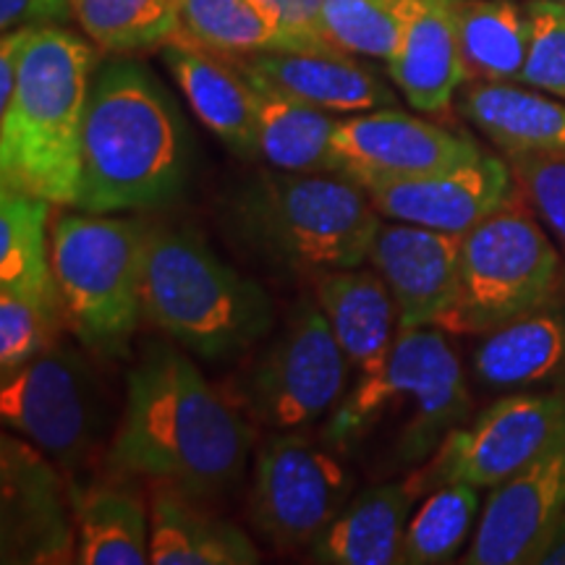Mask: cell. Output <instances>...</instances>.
<instances>
[{
  "label": "cell",
  "mask_w": 565,
  "mask_h": 565,
  "mask_svg": "<svg viewBox=\"0 0 565 565\" xmlns=\"http://www.w3.org/2000/svg\"><path fill=\"white\" fill-rule=\"evenodd\" d=\"M254 433L186 353L147 343L126 377V406L108 448L118 477L150 479L210 503L238 484Z\"/></svg>",
  "instance_id": "6da1fadb"
},
{
  "label": "cell",
  "mask_w": 565,
  "mask_h": 565,
  "mask_svg": "<svg viewBox=\"0 0 565 565\" xmlns=\"http://www.w3.org/2000/svg\"><path fill=\"white\" fill-rule=\"evenodd\" d=\"M192 168V139L173 97L131 58L92 76L76 207L100 215L152 212L179 200Z\"/></svg>",
  "instance_id": "7a4b0ae2"
},
{
  "label": "cell",
  "mask_w": 565,
  "mask_h": 565,
  "mask_svg": "<svg viewBox=\"0 0 565 565\" xmlns=\"http://www.w3.org/2000/svg\"><path fill=\"white\" fill-rule=\"evenodd\" d=\"M469 414V383L445 330L398 328L383 370L359 377L330 414L324 443L341 456H372L387 469L414 471Z\"/></svg>",
  "instance_id": "3957f363"
},
{
  "label": "cell",
  "mask_w": 565,
  "mask_h": 565,
  "mask_svg": "<svg viewBox=\"0 0 565 565\" xmlns=\"http://www.w3.org/2000/svg\"><path fill=\"white\" fill-rule=\"evenodd\" d=\"M95 53L63 26H32L0 108V186L76 207Z\"/></svg>",
  "instance_id": "277c9868"
},
{
  "label": "cell",
  "mask_w": 565,
  "mask_h": 565,
  "mask_svg": "<svg viewBox=\"0 0 565 565\" xmlns=\"http://www.w3.org/2000/svg\"><path fill=\"white\" fill-rule=\"evenodd\" d=\"M145 320L202 359H233L273 328L263 286L225 265L200 236L147 225L141 254Z\"/></svg>",
  "instance_id": "5b68a950"
},
{
  "label": "cell",
  "mask_w": 565,
  "mask_h": 565,
  "mask_svg": "<svg viewBox=\"0 0 565 565\" xmlns=\"http://www.w3.org/2000/svg\"><path fill=\"white\" fill-rule=\"evenodd\" d=\"M364 186L341 173H291L273 168L238 194L233 225L282 270L322 275L370 263L380 228Z\"/></svg>",
  "instance_id": "8992f818"
},
{
  "label": "cell",
  "mask_w": 565,
  "mask_h": 565,
  "mask_svg": "<svg viewBox=\"0 0 565 565\" xmlns=\"http://www.w3.org/2000/svg\"><path fill=\"white\" fill-rule=\"evenodd\" d=\"M565 296L553 242L521 196H508L463 233L456 299L435 324L450 335H487Z\"/></svg>",
  "instance_id": "52a82bcc"
},
{
  "label": "cell",
  "mask_w": 565,
  "mask_h": 565,
  "mask_svg": "<svg viewBox=\"0 0 565 565\" xmlns=\"http://www.w3.org/2000/svg\"><path fill=\"white\" fill-rule=\"evenodd\" d=\"M145 236L147 223L84 210L53 225V270L66 322L100 356H124L145 317Z\"/></svg>",
  "instance_id": "ba28073f"
},
{
  "label": "cell",
  "mask_w": 565,
  "mask_h": 565,
  "mask_svg": "<svg viewBox=\"0 0 565 565\" xmlns=\"http://www.w3.org/2000/svg\"><path fill=\"white\" fill-rule=\"evenodd\" d=\"M0 416L6 427L74 475L100 448L108 401L87 359L53 343L3 377Z\"/></svg>",
  "instance_id": "9c48e42d"
},
{
  "label": "cell",
  "mask_w": 565,
  "mask_h": 565,
  "mask_svg": "<svg viewBox=\"0 0 565 565\" xmlns=\"http://www.w3.org/2000/svg\"><path fill=\"white\" fill-rule=\"evenodd\" d=\"M565 437V387L515 391L461 424L440 443L422 469L408 475L416 494L466 482L494 490Z\"/></svg>",
  "instance_id": "30bf717a"
},
{
  "label": "cell",
  "mask_w": 565,
  "mask_h": 565,
  "mask_svg": "<svg viewBox=\"0 0 565 565\" xmlns=\"http://www.w3.org/2000/svg\"><path fill=\"white\" fill-rule=\"evenodd\" d=\"M341 454L303 433H278L254 461L249 521L280 553L312 547L351 500Z\"/></svg>",
  "instance_id": "8fae6325"
},
{
  "label": "cell",
  "mask_w": 565,
  "mask_h": 565,
  "mask_svg": "<svg viewBox=\"0 0 565 565\" xmlns=\"http://www.w3.org/2000/svg\"><path fill=\"white\" fill-rule=\"evenodd\" d=\"M351 362L320 303L303 299L249 380L254 419L278 433H301L345 398Z\"/></svg>",
  "instance_id": "7c38bea8"
},
{
  "label": "cell",
  "mask_w": 565,
  "mask_h": 565,
  "mask_svg": "<svg viewBox=\"0 0 565 565\" xmlns=\"http://www.w3.org/2000/svg\"><path fill=\"white\" fill-rule=\"evenodd\" d=\"M333 147L341 173L364 189L445 171L482 154L477 141L393 108L338 118Z\"/></svg>",
  "instance_id": "4fadbf2b"
},
{
  "label": "cell",
  "mask_w": 565,
  "mask_h": 565,
  "mask_svg": "<svg viewBox=\"0 0 565 565\" xmlns=\"http://www.w3.org/2000/svg\"><path fill=\"white\" fill-rule=\"evenodd\" d=\"M3 563H76L74 503L51 458L30 440L0 437Z\"/></svg>",
  "instance_id": "5bb4252c"
},
{
  "label": "cell",
  "mask_w": 565,
  "mask_h": 565,
  "mask_svg": "<svg viewBox=\"0 0 565 565\" xmlns=\"http://www.w3.org/2000/svg\"><path fill=\"white\" fill-rule=\"evenodd\" d=\"M565 515V437L524 471L490 492L466 565H529L540 561Z\"/></svg>",
  "instance_id": "9a60e30c"
},
{
  "label": "cell",
  "mask_w": 565,
  "mask_h": 565,
  "mask_svg": "<svg viewBox=\"0 0 565 565\" xmlns=\"http://www.w3.org/2000/svg\"><path fill=\"white\" fill-rule=\"evenodd\" d=\"M513 183L508 160L482 152L463 166L406 181L374 183L364 192L387 221L466 233L513 194Z\"/></svg>",
  "instance_id": "2e32d148"
},
{
  "label": "cell",
  "mask_w": 565,
  "mask_h": 565,
  "mask_svg": "<svg viewBox=\"0 0 565 565\" xmlns=\"http://www.w3.org/2000/svg\"><path fill=\"white\" fill-rule=\"evenodd\" d=\"M463 233L414 223H380L370 265L383 275L398 307V328L435 324L456 299Z\"/></svg>",
  "instance_id": "e0dca14e"
},
{
  "label": "cell",
  "mask_w": 565,
  "mask_h": 565,
  "mask_svg": "<svg viewBox=\"0 0 565 565\" xmlns=\"http://www.w3.org/2000/svg\"><path fill=\"white\" fill-rule=\"evenodd\" d=\"M244 71L249 79L286 92L296 100L315 105L328 113H366L393 108L395 95L385 82L351 53L335 47H315V51H263L228 58Z\"/></svg>",
  "instance_id": "ac0fdd59"
},
{
  "label": "cell",
  "mask_w": 565,
  "mask_h": 565,
  "mask_svg": "<svg viewBox=\"0 0 565 565\" xmlns=\"http://www.w3.org/2000/svg\"><path fill=\"white\" fill-rule=\"evenodd\" d=\"M461 0H404V21L387 71L412 108L443 113L466 82L456 6Z\"/></svg>",
  "instance_id": "d6986e66"
},
{
  "label": "cell",
  "mask_w": 565,
  "mask_h": 565,
  "mask_svg": "<svg viewBox=\"0 0 565 565\" xmlns=\"http://www.w3.org/2000/svg\"><path fill=\"white\" fill-rule=\"evenodd\" d=\"M192 110L242 158L259 154L257 89L236 63L183 40L160 47Z\"/></svg>",
  "instance_id": "ffe728a7"
},
{
  "label": "cell",
  "mask_w": 565,
  "mask_h": 565,
  "mask_svg": "<svg viewBox=\"0 0 565 565\" xmlns=\"http://www.w3.org/2000/svg\"><path fill=\"white\" fill-rule=\"evenodd\" d=\"M315 301L359 377L383 370L398 335V307L377 270H333L315 278Z\"/></svg>",
  "instance_id": "44dd1931"
},
{
  "label": "cell",
  "mask_w": 565,
  "mask_h": 565,
  "mask_svg": "<svg viewBox=\"0 0 565 565\" xmlns=\"http://www.w3.org/2000/svg\"><path fill=\"white\" fill-rule=\"evenodd\" d=\"M475 372L492 391L565 387V296L487 333Z\"/></svg>",
  "instance_id": "7402d4cb"
},
{
  "label": "cell",
  "mask_w": 565,
  "mask_h": 565,
  "mask_svg": "<svg viewBox=\"0 0 565 565\" xmlns=\"http://www.w3.org/2000/svg\"><path fill=\"white\" fill-rule=\"evenodd\" d=\"M259 550L242 529L212 515L202 500L168 484L150 498L152 565H254Z\"/></svg>",
  "instance_id": "603a6c76"
},
{
  "label": "cell",
  "mask_w": 565,
  "mask_h": 565,
  "mask_svg": "<svg viewBox=\"0 0 565 565\" xmlns=\"http://www.w3.org/2000/svg\"><path fill=\"white\" fill-rule=\"evenodd\" d=\"M419 498L412 482H385L351 498L335 521L309 547V561L324 565H393L408 526V511Z\"/></svg>",
  "instance_id": "cb8c5ba5"
},
{
  "label": "cell",
  "mask_w": 565,
  "mask_h": 565,
  "mask_svg": "<svg viewBox=\"0 0 565 565\" xmlns=\"http://www.w3.org/2000/svg\"><path fill=\"white\" fill-rule=\"evenodd\" d=\"M47 200L0 186V291L68 324L53 270V246H47Z\"/></svg>",
  "instance_id": "d4e9b609"
},
{
  "label": "cell",
  "mask_w": 565,
  "mask_h": 565,
  "mask_svg": "<svg viewBox=\"0 0 565 565\" xmlns=\"http://www.w3.org/2000/svg\"><path fill=\"white\" fill-rule=\"evenodd\" d=\"M76 524V563H150V505L124 482H95L71 490Z\"/></svg>",
  "instance_id": "484cf974"
},
{
  "label": "cell",
  "mask_w": 565,
  "mask_h": 565,
  "mask_svg": "<svg viewBox=\"0 0 565 565\" xmlns=\"http://www.w3.org/2000/svg\"><path fill=\"white\" fill-rule=\"evenodd\" d=\"M249 82L257 89L259 154L278 171L341 173L333 147L338 126L333 113L296 100L270 84Z\"/></svg>",
  "instance_id": "4316f807"
},
{
  "label": "cell",
  "mask_w": 565,
  "mask_h": 565,
  "mask_svg": "<svg viewBox=\"0 0 565 565\" xmlns=\"http://www.w3.org/2000/svg\"><path fill=\"white\" fill-rule=\"evenodd\" d=\"M461 110L494 145L511 152H565V105L508 82H477Z\"/></svg>",
  "instance_id": "83f0119b"
},
{
  "label": "cell",
  "mask_w": 565,
  "mask_h": 565,
  "mask_svg": "<svg viewBox=\"0 0 565 565\" xmlns=\"http://www.w3.org/2000/svg\"><path fill=\"white\" fill-rule=\"evenodd\" d=\"M223 58L301 47L263 0H179V34Z\"/></svg>",
  "instance_id": "f1b7e54d"
},
{
  "label": "cell",
  "mask_w": 565,
  "mask_h": 565,
  "mask_svg": "<svg viewBox=\"0 0 565 565\" xmlns=\"http://www.w3.org/2000/svg\"><path fill=\"white\" fill-rule=\"evenodd\" d=\"M456 24L466 79H521L529 47L526 11L513 0H461Z\"/></svg>",
  "instance_id": "f546056e"
},
{
  "label": "cell",
  "mask_w": 565,
  "mask_h": 565,
  "mask_svg": "<svg viewBox=\"0 0 565 565\" xmlns=\"http://www.w3.org/2000/svg\"><path fill=\"white\" fill-rule=\"evenodd\" d=\"M82 32L108 53L162 47L179 34V0H71Z\"/></svg>",
  "instance_id": "4dcf8cb0"
},
{
  "label": "cell",
  "mask_w": 565,
  "mask_h": 565,
  "mask_svg": "<svg viewBox=\"0 0 565 565\" xmlns=\"http://www.w3.org/2000/svg\"><path fill=\"white\" fill-rule=\"evenodd\" d=\"M479 515V490L466 482L435 487L408 519L401 563L440 565L456 561Z\"/></svg>",
  "instance_id": "1f68e13d"
},
{
  "label": "cell",
  "mask_w": 565,
  "mask_h": 565,
  "mask_svg": "<svg viewBox=\"0 0 565 565\" xmlns=\"http://www.w3.org/2000/svg\"><path fill=\"white\" fill-rule=\"evenodd\" d=\"M404 0H324L320 38L335 51L391 61L401 38Z\"/></svg>",
  "instance_id": "d6a6232c"
},
{
  "label": "cell",
  "mask_w": 565,
  "mask_h": 565,
  "mask_svg": "<svg viewBox=\"0 0 565 565\" xmlns=\"http://www.w3.org/2000/svg\"><path fill=\"white\" fill-rule=\"evenodd\" d=\"M524 11L529 47L519 82L565 100V3L529 0Z\"/></svg>",
  "instance_id": "836d02e7"
},
{
  "label": "cell",
  "mask_w": 565,
  "mask_h": 565,
  "mask_svg": "<svg viewBox=\"0 0 565 565\" xmlns=\"http://www.w3.org/2000/svg\"><path fill=\"white\" fill-rule=\"evenodd\" d=\"M508 166L529 207L550 225L565 249V152H511Z\"/></svg>",
  "instance_id": "e575fe53"
},
{
  "label": "cell",
  "mask_w": 565,
  "mask_h": 565,
  "mask_svg": "<svg viewBox=\"0 0 565 565\" xmlns=\"http://www.w3.org/2000/svg\"><path fill=\"white\" fill-rule=\"evenodd\" d=\"M61 322L34 303L0 291V374L9 377L55 343Z\"/></svg>",
  "instance_id": "d590c367"
},
{
  "label": "cell",
  "mask_w": 565,
  "mask_h": 565,
  "mask_svg": "<svg viewBox=\"0 0 565 565\" xmlns=\"http://www.w3.org/2000/svg\"><path fill=\"white\" fill-rule=\"evenodd\" d=\"M74 19L71 0H0L3 32L24 26H61Z\"/></svg>",
  "instance_id": "8d00e7d4"
},
{
  "label": "cell",
  "mask_w": 565,
  "mask_h": 565,
  "mask_svg": "<svg viewBox=\"0 0 565 565\" xmlns=\"http://www.w3.org/2000/svg\"><path fill=\"white\" fill-rule=\"evenodd\" d=\"M286 32L299 42L301 47H333L320 38V11L324 0H263Z\"/></svg>",
  "instance_id": "74e56055"
},
{
  "label": "cell",
  "mask_w": 565,
  "mask_h": 565,
  "mask_svg": "<svg viewBox=\"0 0 565 565\" xmlns=\"http://www.w3.org/2000/svg\"><path fill=\"white\" fill-rule=\"evenodd\" d=\"M536 565H565V515L561 519V524H557L555 534L550 536L547 547L542 550Z\"/></svg>",
  "instance_id": "f35d334b"
},
{
  "label": "cell",
  "mask_w": 565,
  "mask_h": 565,
  "mask_svg": "<svg viewBox=\"0 0 565 565\" xmlns=\"http://www.w3.org/2000/svg\"><path fill=\"white\" fill-rule=\"evenodd\" d=\"M563 3H565V0H563Z\"/></svg>",
  "instance_id": "ab89813d"
}]
</instances>
